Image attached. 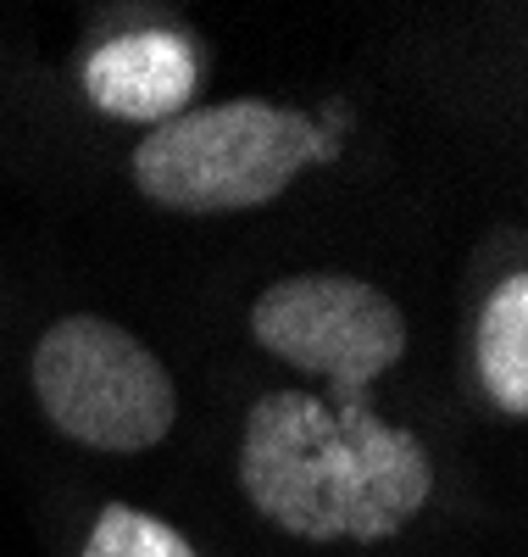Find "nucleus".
I'll return each mask as SVG.
<instances>
[{
  "label": "nucleus",
  "instance_id": "obj_1",
  "mask_svg": "<svg viewBox=\"0 0 528 557\" xmlns=\"http://www.w3.org/2000/svg\"><path fill=\"white\" fill-rule=\"evenodd\" d=\"M239 491L296 541H390L435 491L428 446L367 401L267 391L239 435Z\"/></svg>",
  "mask_w": 528,
  "mask_h": 557
},
{
  "label": "nucleus",
  "instance_id": "obj_2",
  "mask_svg": "<svg viewBox=\"0 0 528 557\" xmlns=\"http://www.w3.org/2000/svg\"><path fill=\"white\" fill-rule=\"evenodd\" d=\"M323 157L328 134L317 117L278 101H217L184 107L139 139L134 184L167 212L217 218L278 201L290 178Z\"/></svg>",
  "mask_w": 528,
  "mask_h": 557
},
{
  "label": "nucleus",
  "instance_id": "obj_3",
  "mask_svg": "<svg viewBox=\"0 0 528 557\" xmlns=\"http://www.w3.org/2000/svg\"><path fill=\"white\" fill-rule=\"evenodd\" d=\"M34 396L51 424L89 451H151L178 424V385L134 330L95 312L56 318L34 346Z\"/></svg>",
  "mask_w": 528,
  "mask_h": 557
},
{
  "label": "nucleus",
  "instance_id": "obj_4",
  "mask_svg": "<svg viewBox=\"0 0 528 557\" xmlns=\"http://www.w3.org/2000/svg\"><path fill=\"white\" fill-rule=\"evenodd\" d=\"M251 335L278 362L317 374L323 401H362L406 357V312L367 278L351 273H290L251 307Z\"/></svg>",
  "mask_w": 528,
  "mask_h": 557
},
{
  "label": "nucleus",
  "instance_id": "obj_5",
  "mask_svg": "<svg viewBox=\"0 0 528 557\" xmlns=\"http://www.w3.org/2000/svg\"><path fill=\"white\" fill-rule=\"evenodd\" d=\"M196 45L173 28H134L106 45H95V57L84 62V89L106 117L123 123H167L189 107L196 96Z\"/></svg>",
  "mask_w": 528,
  "mask_h": 557
},
{
  "label": "nucleus",
  "instance_id": "obj_6",
  "mask_svg": "<svg viewBox=\"0 0 528 557\" xmlns=\"http://www.w3.org/2000/svg\"><path fill=\"white\" fill-rule=\"evenodd\" d=\"M478 380L506 418L528 412V278L506 273L478 318Z\"/></svg>",
  "mask_w": 528,
  "mask_h": 557
},
{
  "label": "nucleus",
  "instance_id": "obj_7",
  "mask_svg": "<svg viewBox=\"0 0 528 557\" xmlns=\"http://www.w3.org/2000/svg\"><path fill=\"white\" fill-rule=\"evenodd\" d=\"M84 557H196V546H189L167 519L146 513V507L106 502L101 513H95Z\"/></svg>",
  "mask_w": 528,
  "mask_h": 557
}]
</instances>
